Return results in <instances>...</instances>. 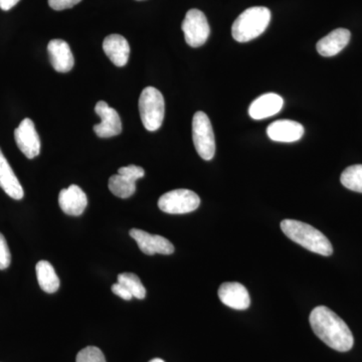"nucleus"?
Returning a JSON list of instances; mask_svg holds the SVG:
<instances>
[{
    "mask_svg": "<svg viewBox=\"0 0 362 362\" xmlns=\"http://www.w3.org/2000/svg\"><path fill=\"white\" fill-rule=\"evenodd\" d=\"M309 321L313 332L330 349L346 352L354 346V338L349 326L327 307L314 308Z\"/></svg>",
    "mask_w": 362,
    "mask_h": 362,
    "instance_id": "nucleus-1",
    "label": "nucleus"
},
{
    "mask_svg": "<svg viewBox=\"0 0 362 362\" xmlns=\"http://www.w3.org/2000/svg\"><path fill=\"white\" fill-rule=\"evenodd\" d=\"M281 230L293 242L324 257L333 254V247L330 240L320 230L302 221L284 220L281 223Z\"/></svg>",
    "mask_w": 362,
    "mask_h": 362,
    "instance_id": "nucleus-2",
    "label": "nucleus"
},
{
    "mask_svg": "<svg viewBox=\"0 0 362 362\" xmlns=\"http://www.w3.org/2000/svg\"><path fill=\"white\" fill-rule=\"evenodd\" d=\"M270 21V9L264 6L250 7L233 21V37L239 42H250L265 32Z\"/></svg>",
    "mask_w": 362,
    "mask_h": 362,
    "instance_id": "nucleus-3",
    "label": "nucleus"
},
{
    "mask_svg": "<svg viewBox=\"0 0 362 362\" xmlns=\"http://www.w3.org/2000/svg\"><path fill=\"white\" fill-rule=\"evenodd\" d=\"M139 112L143 126L147 130L151 132L158 130L165 113V103L160 90L154 87L145 88L139 98Z\"/></svg>",
    "mask_w": 362,
    "mask_h": 362,
    "instance_id": "nucleus-4",
    "label": "nucleus"
},
{
    "mask_svg": "<svg viewBox=\"0 0 362 362\" xmlns=\"http://www.w3.org/2000/svg\"><path fill=\"white\" fill-rule=\"evenodd\" d=\"M192 140L197 153L202 159L209 161L214 158L216 139L211 120L204 112H197L192 119Z\"/></svg>",
    "mask_w": 362,
    "mask_h": 362,
    "instance_id": "nucleus-5",
    "label": "nucleus"
},
{
    "mask_svg": "<svg viewBox=\"0 0 362 362\" xmlns=\"http://www.w3.org/2000/svg\"><path fill=\"white\" fill-rule=\"evenodd\" d=\"M201 204L199 195L189 189H175L162 195L158 207L170 214H183L194 211Z\"/></svg>",
    "mask_w": 362,
    "mask_h": 362,
    "instance_id": "nucleus-6",
    "label": "nucleus"
},
{
    "mask_svg": "<svg viewBox=\"0 0 362 362\" xmlns=\"http://www.w3.org/2000/svg\"><path fill=\"white\" fill-rule=\"evenodd\" d=\"M182 30L185 42L192 47H199L206 44L211 28L206 16L199 9H190L182 23Z\"/></svg>",
    "mask_w": 362,
    "mask_h": 362,
    "instance_id": "nucleus-7",
    "label": "nucleus"
},
{
    "mask_svg": "<svg viewBox=\"0 0 362 362\" xmlns=\"http://www.w3.org/2000/svg\"><path fill=\"white\" fill-rule=\"evenodd\" d=\"M144 169L137 165L124 166L109 180V189L120 199H128L136 192V181L144 177Z\"/></svg>",
    "mask_w": 362,
    "mask_h": 362,
    "instance_id": "nucleus-8",
    "label": "nucleus"
},
{
    "mask_svg": "<svg viewBox=\"0 0 362 362\" xmlns=\"http://www.w3.org/2000/svg\"><path fill=\"white\" fill-rule=\"evenodd\" d=\"M14 139L21 151L28 159H33L40 152V136L35 130V123L30 118L23 119L14 131Z\"/></svg>",
    "mask_w": 362,
    "mask_h": 362,
    "instance_id": "nucleus-9",
    "label": "nucleus"
},
{
    "mask_svg": "<svg viewBox=\"0 0 362 362\" xmlns=\"http://www.w3.org/2000/svg\"><path fill=\"white\" fill-rule=\"evenodd\" d=\"M129 235L137 243L141 252L148 256H153L156 254L171 255L175 252V246L161 235H151L138 228H132Z\"/></svg>",
    "mask_w": 362,
    "mask_h": 362,
    "instance_id": "nucleus-10",
    "label": "nucleus"
},
{
    "mask_svg": "<svg viewBox=\"0 0 362 362\" xmlns=\"http://www.w3.org/2000/svg\"><path fill=\"white\" fill-rule=\"evenodd\" d=\"M97 115L101 118V123L94 126V132L100 138H111L122 132V123L118 112L111 108L106 102L99 101L95 107Z\"/></svg>",
    "mask_w": 362,
    "mask_h": 362,
    "instance_id": "nucleus-11",
    "label": "nucleus"
},
{
    "mask_svg": "<svg viewBox=\"0 0 362 362\" xmlns=\"http://www.w3.org/2000/svg\"><path fill=\"white\" fill-rule=\"evenodd\" d=\"M218 297L226 306L235 310H246L251 305L247 288L238 282L223 283L218 289Z\"/></svg>",
    "mask_w": 362,
    "mask_h": 362,
    "instance_id": "nucleus-12",
    "label": "nucleus"
},
{
    "mask_svg": "<svg viewBox=\"0 0 362 362\" xmlns=\"http://www.w3.org/2000/svg\"><path fill=\"white\" fill-rule=\"evenodd\" d=\"M59 204L62 211L68 216H78L84 213L88 206L87 195L82 188L71 185L59 192Z\"/></svg>",
    "mask_w": 362,
    "mask_h": 362,
    "instance_id": "nucleus-13",
    "label": "nucleus"
},
{
    "mask_svg": "<svg viewBox=\"0 0 362 362\" xmlns=\"http://www.w3.org/2000/svg\"><path fill=\"white\" fill-rule=\"evenodd\" d=\"M47 52L52 68L59 73H68L73 69L75 59L70 45L63 40H52L47 45Z\"/></svg>",
    "mask_w": 362,
    "mask_h": 362,
    "instance_id": "nucleus-14",
    "label": "nucleus"
},
{
    "mask_svg": "<svg viewBox=\"0 0 362 362\" xmlns=\"http://www.w3.org/2000/svg\"><path fill=\"white\" fill-rule=\"evenodd\" d=\"M267 134L273 141L291 143L301 139L304 127L292 120H278L269 126Z\"/></svg>",
    "mask_w": 362,
    "mask_h": 362,
    "instance_id": "nucleus-15",
    "label": "nucleus"
},
{
    "mask_svg": "<svg viewBox=\"0 0 362 362\" xmlns=\"http://www.w3.org/2000/svg\"><path fill=\"white\" fill-rule=\"evenodd\" d=\"M284 100L278 94L268 93L255 100L249 108L250 116L254 120H263L278 114L282 110Z\"/></svg>",
    "mask_w": 362,
    "mask_h": 362,
    "instance_id": "nucleus-16",
    "label": "nucleus"
},
{
    "mask_svg": "<svg viewBox=\"0 0 362 362\" xmlns=\"http://www.w3.org/2000/svg\"><path fill=\"white\" fill-rule=\"evenodd\" d=\"M351 33L346 28H337L317 42V52L322 57L337 56L349 44Z\"/></svg>",
    "mask_w": 362,
    "mask_h": 362,
    "instance_id": "nucleus-17",
    "label": "nucleus"
},
{
    "mask_svg": "<svg viewBox=\"0 0 362 362\" xmlns=\"http://www.w3.org/2000/svg\"><path fill=\"white\" fill-rule=\"evenodd\" d=\"M103 49L112 63L117 66L127 65L129 59L130 45L120 35H110L104 40Z\"/></svg>",
    "mask_w": 362,
    "mask_h": 362,
    "instance_id": "nucleus-18",
    "label": "nucleus"
},
{
    "mask_svg": "<svg viewBox=\"0 0 362 362\" xmlns=\"http://www.w3.org/2000/svg\"><path fill=\"white\" fill-rule=\"evenodd\" d=\"M0 187L8 197L16 201H21L25 197V192H23L20 180L14 175L13 168L9 165L1 149H0Z\"/></svg>",
    "mask_w": 362,
    "mask_h": 362,
    "instance_id": "nucleus-19",
    "label": "nucleus"
},
{
    "mask_svg": "<svg viewBox=\"0 0 362 362\" xmlns=\"http://www.w3.org/2000/svg\"><path fill=\"white\" fill-rule=\"evenodd\" d=\"M35 272H37V282L42 290L49 294L58 291L59 279L49 262L40 261L35 266Z\"/></svg>",
    "mask_w": 362,
    "mask_h": 362,
    "instance_id": "nucleus-20",
    "label": "nucleus"
},
{
    "mask_svg": "<svg viewBox=\"0 0 362 362\" xmlns=\"http://www.w3.org/2000/svg\"><path fill=\"white\" fill-rule=\"evenodd\" d=\"M342 185L349 188L352 192H361L362 194V165L349 166L343 171L341 177H340Z\"/></svg>",
    "mask_w": 362,
    "mask_h": 362,
    "instance_id": "nucleus-21",
    "label": "nucleus"
},
{
    "mask_svg": "<svg viewBox=\"0 0 362 362\" xmlns=\"http://www.w3.org/2000/svg\"><path fill=\"white\" fill-rule=\"evenodd\" d=\"M118 283L127 288L133 298L142 300L146 297V289L143 286L141 280L135 274L122 273L118 276Z\"/></svg>",
    "mask_w": 362,
    "mask_h": 362,
    "instance_id": "nucleus-22",
    "label": "nucleus"
},
{
    "mask_svg": "<svg viewBox=\"0 0 362 362\" xmlns=\"http://www.w3.org/2000/svg\"><path fill=\"white\" fill-rule=\"evenodd\" d=\"M76 362H106L103 352L95 346H88L81 350Z\"/></svg>",
    "mask_w": 362,
    "mask_h": 362,
    "instance_id": "nucleus-23",
    "label": "nucleus"
},
{
    "mask_svg": "<svg viewBox=\"0 0 362 362\" xmlns=\"http://www.w3.org/2000/svg\"><path fill=\"white\" fill-rule=\"evenodd\" d=\"M11 255L6 238L0 233V270H6L11 265Z\"/></svg>",
    "mask_w": 362,
    "mask_h": 362,
    "instance_id": "nucleus-24",
    "label": "nucleus"
},
{
    "mask_svg": "<svg viewBox=\"0 0 362 362\" xmlns=\"http://www.w3.org/2000/svg\"><path fill=\"white\" fill-rule=\"evenodd\" d=\"M82 0H49V6L54 11H64V9L71 8Z\"/></svg>",
    "mask_w": 362,
    "mask_h": 362,
    "instance_id": "nucleus-25",
    "label": "nucleus"
},
{
    "mask_svg": "<svg viewBox=\"0 0 362 362\" xmlns=\"http://www.w3.org/2000/svg\"><path fill=\"white\" fill-rule=\"evenodd\" d=\"M111 289L114 294L122 298V299L126 300V301H129V300L133 298L132 294L128 291L127 288L124 287L120 283H116V284L112 285Z\"/></svg>",
    "mask_w": 362,
    "mask_h": 362,
    "instance_id": "nucleus-26",
    "label": "nucleus"
},
{
    "mask_svg": "<svg viewBox=\"0 0 362 362\" xmlns=\"http://www.w3.org/2000/svg\"><path fill=\"white\" fill-rule=\"evenodd\" d=\"M20 1L21 0H0V8L4 11H11Z\"/></svg>",
    "mask_w": 362,
    "mask_h": 362,
    "instance_id": "nucleus-27",
    "label": "nucleus"
},
{
    "mask_svg": "<svg viewBox=\"0 0 362 362\" xmlns=\"http://www.w3.org/2000/svg\"><path fill=\"white\" fill-rule=\"evenodd\" d=\"M149 362H165L164 361H162L160 358H154L152 359V361H150Z\"/></svg>",
    "mask_w": 362,
    "mask_h": 362,
    "instance_id": "nucleus-28",
    "label": "nucleus"
}]
</instances>
